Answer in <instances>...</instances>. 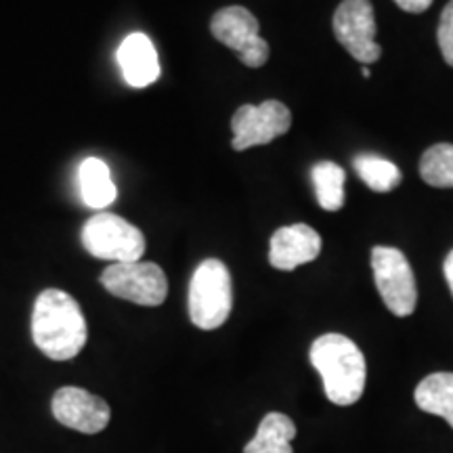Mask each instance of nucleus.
Returning a JSON list of instances; mask_svg holds the SVG:
<instances>
[{
	"label": "nucleus",
	"instance_id": "nucleus-20",
	"mask_svg": "<svg viewBox=\"0 0 453 453\" xmlns=\"http://www.w3.org/2000/svg\"><path fill=\"white\" fill-rule=\"evenodd\" d=\"M395 4L407 13H424L433 4V0H395Z\"/></svg>",
	"mask_w": 453,
	"mask_h": 453
},
{
	"label": "nucleus",
	"instance_id": "nucleus-8",
	"mask_svg": "<svg viewBox=\"0 0 453 453\" xmlns=\"http://www.w3.org/2000/svg\"><path fill=\"white\" fill-rule=\"evenodd\" d=\"M334 36L357 61L370 65L380 59L382 49L376 42V19L370 0H342L334 13Z\"/></svg>",
	"mask_w": 453,
	"mask_h": 453
},
{
	"label": "nucleus",
	"instance_id": "nucleus-22",
	"mask_svg": "<svg viewBox=\"0 0 453 453\" xmlns=\"http://www.w3.org/2000/svg\"><path fill=\"white\" fill-rule=\"evenodd\" d=\"M361 73H364V78H370V76H372L370 65H364V67H361Z\"/></svg>",
	"mask_w": 453,
	"mask_h": 453
},
{
	"label": "nucleus",
	"instance_id": "nucleus-15",
	"mask_svg": "<svg viewBox=\"0 0 453 453\" xmlns=\"http://www.w3.org/2000/svg\"><path fill=\"white\" fill-rule=\"evenodd\" d=\"M416 405L422 411L443 418L453 428V373H430L416 387Z\"/></svg>",
	"mask_w": 453,
	"mask_h": 453
},
{
	"label": "nucleus",
	"instance_id": "nucleus-1",
	"mask_svg": "<svg viewBox=\"0 0 453 453\" xmlns=\"http://www.w3.org/2000/svg\"><path fill=\"white\" fill-rule=\"evenodd\" d=\"M87 319L76 298L49 288L41 292L32 311V338L53 361H70L87 344Z\"/></svg>",
	"mask_w": 453,
	"mask_h": 453
},
{
	"label": "nucleus",
	"instance_id": "nucleus-3",
	"mask_svg": "<svg viewBox=\"0 0 453 453\" xmlns=\"http://www.w3.org/2000/svg\"><path fill=\"white\" fill-rule=\"evenodd\" d=\"M234 307V286L226 265L208 258L194 271L189 283V317L200 330H217L229 319Z\"/></svg>",
	"mask_w": 453,
	"mask_h": 453
},
{
	"label": "nucleus",
	"instance_id": "nucleus-5",
	"mask_svg": "<svg viewBox=\"0 0 453 453\" xmlns=\"http://www.w3.org/2000/svg\"><path fill=\"white\" fill-rule=\"evenodd\" d=\"M372 269L387 309L396 317H410L418 304V288L405 254L390 246H376L372 250Z\"/></svg>",
	"mask_w": 453,
	"mask_h": 453
},
{
	"label": "nucleus",
	"instance_id": "nucleus-17",
	"mask_svg": "<svg viewBox=\"0 0 453 453\" xmlns=\"http://www.w3.org/2000/svg\"><path fill=\"white\" fill-rule=\"evenodd\" d=\"M311 179H313L317 202L324 211L336 212L344 206V180H347V174L336 162H317L311 168Z\"/></svg>",
	"mask_w": 453,
	"mask_h": 453
},
{
	"label": "nucleus",
	"instance_id": "nucleus-19",
	"mask_svg": "<svg viewBox=\"0 0 453 453\" xmlns=\"http://www.w3.org/2000/svg\"><path fill=\"white\" fill-rule=\"evenodd\" d=\"M437 41L441 53H443L445 64L453 67V0L445 4L443 13H441Z\"/></svg>",
	"mask_w": 453,
	"mask_h": 453
},
{
	"label": "nucleus",
	"instance_id": "nucleus-21",
	"mask_svg": "<svg viewBox=\"0 0 453 453\" xmlns=\"http://www.w3.org/2000/svg\"><path fill=\"white\" fill-rule=\"evenodd\" d=\"M443 273H445V280L449 283V290L453 294V250L447 254L445 263H443Z\"/></svg>",
	"mask_w": 453,
	"mask_h": 453
},
{
	"label": "nucleus",
	"instance_id": "nucleus-13",
	"mask_svg": "<svg viewBox=\"0 0 453 453\" xmlns=\"http://www.w3.org/2000/svg\"><path fill=\"white\" fill-rule=\"evenodd\" d=\"M78 187L82 202L93 211H105L118 197V187L111 179V170L99 157H87L78 168Z\"/></svg>",
	"mask_w": 453,
	"mask_h": 453
},
{
	"label": "nucleus",
	"instance_id": "nucleus-9",
	"mask_svg": "<svg viewBox=\"0 0 453 453\" xmlns=\"http://www.w3.org/2000/svg\"><path fill=\"white\" fill-rule=\"evenodd\" d=\"M292 127V113L281 101H263L260 105H242L231 118L234 150L243 151L257 145H267Z\"/></svg>",
	"mask_w": 453,
	"mask_h": 453
},
{
	"label": "nucleus",
	"instance_id": "nucleus-12",
	"mask_svg": "<svg viewBox=\"0 0 453 453\" xmlns=\"http://www.w3.org/2000/svg\"><path fill=\"white\" fill-rule=\"evenodd\" d=\"M118 65L127 84L134 88H145L160 78V59L150 36L134 32L124 38L116 53Z\"/></svg>",
	"mask_w": 453,
	"mask_h": 453
},
{
	"label": "nucleus",
	"instance_id": "nucleus-7",
	"mask_svg": "<svg viewBox=\"0 0 453 453\" xmlns=\"http://www.w3.org/2000/svg\"><path fill=\"white\" fill-rule=\"evenodd\" d=\"M211 32L219 42L235 50L242 64L263 67L269 59V42L260 36L258 19L243 7H225L214 13Z\"/></svg>",
	"mask_w": 453,
	"mask_h": 453
},
{
	"label": "nucleus",
	"instance_id": "nucleus-16",
	"mask_svg": "<svg viewBox=\"0 0 453 453\" xmlns=\"http://www.w3.org/2000/svg\"><path fill=\"white\" fill-rule=\"evenodd\" d=\"M353 166L359 179L376 194L395 191L403 180V174L396 168V164L376 154H357L353 157Z\"/></svg>",
	"mask_w": 453,
	"mask_h": 453
},
{
	"label": "nucleus",
	"instance_id": "nucleus-4",
	"mask_svg": "<svg viewBox=\"0 0 453 453\" xmlns=\"http://www.w3.org/2000/svg\"><path fill=\"white\" fill-rule=\"evenodd\" d=\"M82 246L95 258L134 263L145 254V235L139 226L113 212H97L82 226Z\"/></svg>",
	"mask_w": 453,
	"mask_h": 453
},
{
	"label": "nucleus",
	"instance_id": "nucleus-18",
	"mask_svg": "<svg viewBox=\"0 0 453 453\" xmlns=\"http://www.w3.org/2000/svg\"><path fill=\"white\" fill-rule=\"evenodd\" d=\"M420 177L424 183L437 189L453 187V145H430L420 157Z\"/></svg>",
	"mask_w": 453,
	"mask_h": 453
},
{
	"label": "nucleus",
	"instance_id": "nucleus-10",
	"mask_svg": "<svg viewBox=\"0 0 453 453\" xmlns=\"http://www.w3.org/2000/svg\"><path fill=\"white\" fill-rule=\"evenodd\" d=\"M53 416L64 426L82 434H97L107 428L111 418L110 405L97 395L78 387H64L53 395Z\"/></svg>",
	"mask_w": 453,
	"mask_h": 453
},
{
	"label": "nucleus",
	"instance_id": "nucleus-14",
	"mask_svg": "<svg viewBox=\"0 0 453 453\" xmlns=\"http://www.w3.org/2000/svg\"><path fill=\"white\" fill-rule=\"evenodd\" d=\"M294 437H296V426L286 413H267L243 453H294Z\"/></svg>",
	"mask_w": 453,
	"mask_h": 453
},
{
	"label": "nucleus",
	"instance_id": "nucleus-6",
	"mask_svg": "<svg viewBox=\"0 0 453 453\" xmlns=\"http://www.w3.org/2000/svg\"><path fill=\"white\" fill-rule=\"evenodd\" d=\"M101 283L113 296L141 307H160L168 296L166 273L156 263H113L104 271Z\"/></svg>",
	"mask_w": 453,
	"mask_h": 453
},
{
	"label": "nucleus",
	"instance_id": "nucleus-11",
	"mask_svg": "<svg viewBox=\"0 0 453 453\" xmlns=\"http://www.w3.org/2000/svg\"><path fill=\"white\" fill-rule=\"evenodd\" d=\"M321 254V235L313 226L296 223L280 226L271 237L269 263L280 271H294Z\"/></svg>",
	"mask_w": 453,
	"mask_h": 453
},
{
	"label": "nucleus",
	"instance_id": "nucleus-2",
	"mask_svg": "<svg viewBox=\"0 0 453 453\" xmlns=\"http://www.w3.org/2000/svg\"><path fill=\"white\" fill-rule=\"evenodd\" d=\"M311 364L334 405H353L365 390L367 365L361 349L342 334H324L311 344Z\"/></svg>",
	"mask_w": 453,
	"mask_h": 453
}]
</instances>
